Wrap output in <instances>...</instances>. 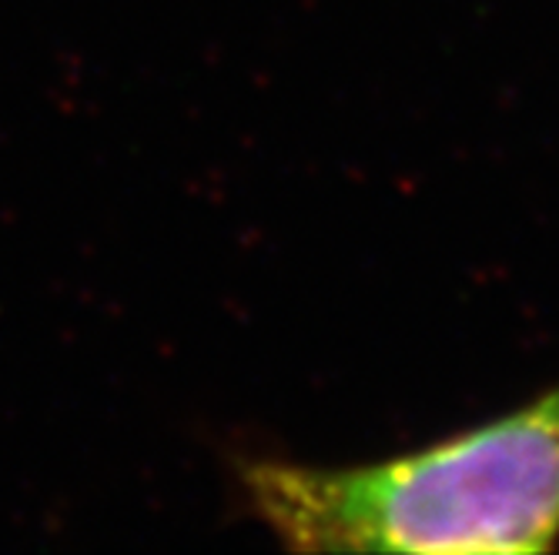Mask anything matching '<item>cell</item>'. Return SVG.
Instances as JSON below:
<instances>
[{
	"label": "cell",
	"mask_w": 559,
	"mask_h": 555,
	"mask_svg": "<svg viewBox=\"0 0 559 555\" xmlns=\"http://www.w3.org/2000/svg\"><path fill=\"white\" fill-rule=\"evenodd\" d=\"M238 482L295 552H543L559 535V385L416 456L359 469L248 459Z\"/></svg>",
	"instance_id": "1"
}]
</instances>
